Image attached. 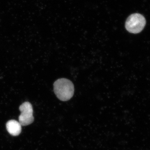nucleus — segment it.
<instances>
[{"instance_id":"obj_2","label":"nucleus","mask_w":150,"mask_h":150,"mask_svg":"<svg viewBox=\"0 0 150 150\" xmlns=\"http://www.w3.org/2000/svg\"><path fill=\"white\" fill-rule=\"evenodd\" d=\"M146 24V19L139 13L131 14L126 20L125 27L127 31L131 33H138L141 32Z\"/></svg>"},{"instance_id":"obj_1","label":"nucleus","mask_w":150,"mask_h":150,"mask_svg":"<svg viewBox=\"0 0 150 150\" xmlns=\"http://www.w3.org/2000/svg\"><path fill=\"white\" fill-rule=\"evenodd\" d=\"M54 91L57 97L62 101H66L72 97L74 92L73 83L67 79H59L54 82Z\"/></svg>"},{"instance_id":"obj_4","label":"nucleus","mask_w":150,"mask_h":150,"mask_svg":"<svg viewBox=\"0 0 150 150\" xmlns=\"http://www.w3.org/2000/svg\"><path fill=\"white\" fill-rule=\"evenodd\" d=\"M6 129L11 135L17 136L21 132V125L19 122L14 120L9 121L6 125Z\"/></svg>"},{"instance_id":"obj_3","label":"nucleus","mask_w":150,"mask_h":150,"mask_svg":"<svg viewBox=\"0 0 150 150\" xmlns=\"http://www.w3.org/2000/svg\"><path fill=\"white\" fill-rule=\"evenodd\" d=\"M21 114L19 116V122L23 126L31 124L34 121L33 109L32 105L28 102H25L20 106Z\"/></svg>"}]
</instances>
